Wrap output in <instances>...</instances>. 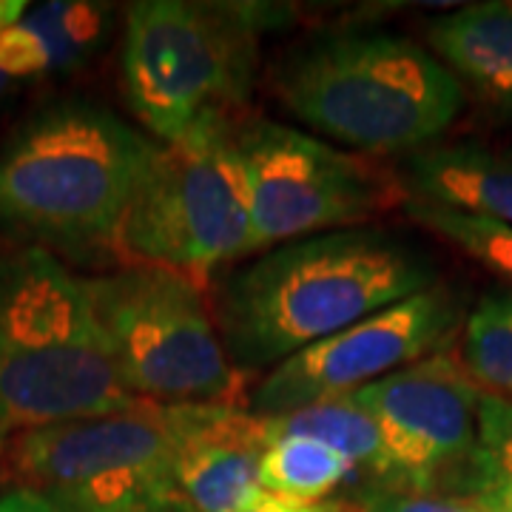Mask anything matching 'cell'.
I'll use <instances>...</instances> for the list:
<instances>
[{
    "mask_svg": "<svg viewBox=\"0 0 512 512\" xmlns=\"http://www.w3.org/2000/svg\"><path fill=\"white\" fill-rule=\"evenodd\" d=\"M439 285L430 256L382 228L296 239L225 276L214 322L239 373L291 356Z\"/></svg>",
    "mask_w": 512,
    "mask_h": 512,
    "instance_id": "cell-1",
    "label": "cell"
},
{
    "mask_svg": "<svg viewBox=\"0 0 512 512\" xmlns=\"http://www.w3.org/2000/svg\"><path fill=\"white\" fill-rule=\"evenodd\" d=\"M157 146L89 100L32 114L0 148V228L63 254L117 251Z\"/></svg>",
    "mask_w": 512,
    "mask_h": 512,
    "instance_id": "cell-2",
    "label": "cell"
},
{
    "mask_svg": "<svg viewBox=\"0 0 512 512\" xmlns=\"http://www.w3.org/2000/svg\"><path fill=\"white\" fill-rule=\"evenodd\" d=\"M83 279L52 251H0V436L128 410Z\"/></svg>",
    "mask_w": 512,
    "mask_h": 512,
    "instance_id": "cell-3",
    "label": "cell"
},
{
    "mask_svg": "<svg viewBox=\"0 0 512 512\" xmlns=\"http://www.w3.org/2000/svg\"><path fill=\"white\" fill-rule=\"evenodd\" d=\"M282 103L316 134L359 154L430 148L464 109V86L416 40L339 32L296 49L276 74Z\"/></svg>",
    "mask_w": 512,
    "mask_h": 512,
    "instance_id": "cell-4",
    "label": "cell"
},
{
    "mask_svg": "<svg viewBox=\"0 0 512 512\" xmlns=\"http://www.w3.org/2000/svg\"><path fill=\"white\" fill-rule=\"evenodd\" d=\"M276 12L259 3L140 0L123 32V92L137 120L177 143L245 106L259 37Z\"/></svg>",
    "mask_w": 512,
    "mask_h": 512,
    "instance_id": "cell-5",
    "label": "cell"
},
{
    "mask_svg": "<svg viewBox=\"0 0 512 512\" xmlns=\"http://www.w3.org/2000/svg\"><path fill=\"white\" fill-rule=\"evenodd\" d=\"M83 291L137 402L239 404L242 373L225 353L200 285L157 265H126L83 279Z\"/></svg>",
    "mask_w": 512,
    "mask_h": 512,
    "instance_id": "cell-6",
    "label": "cell"
},
{
    "mask_svg": "<svg viewBox=\"0 0 512 512\" xmlns=\"http://www.w3.org/2000/svg\"><path fill=\"white\" fill-rule=\"evenodd\" d=\"M114 254L205 285L222 262L251 254V214L237 128L214 120L163 143L128 205Z\"/></svg>",
    "mask_w": 512,
    "mask_h": 512,
    "instance_id": "cell-7",
    "label": "cell"
},
{
    "mask_svg": "<svg viewBox=\"0 0 512 512\" xmlns=\"http://www.w3.org/2000/svg\"><path fill=\"white\" fill-rule=\"evenodd\" d=\"M6 467L18 487L74 512H177L174 416L163 404L18 433Z\"/></svg>",
    "mask_w": 512,
    "mask_h": 512,
    "instance_id": "cell-8",
    "label": "cell"
},
{
    "mask_svg": "<svg viewBox=\"0 0 512 512\" xmlns=\"http://www.w3.org/2000/svg\"><path fill=\"white\" fill-rule=\"evenodd\" d=\"M237 154L251 214V254L359 228L404 194L365 157L274 120L237 128Z\"/></svg>",
    "mask_w": 512,
    "mask_h": 512,
    "instance_id": "cell-9",
    "label": "cell"
},
{
    "mask_svg": "<svg viewBox=\"0 0 512 512\" xmlns=\"http://www.w3.org/2000/svg\"><path fill=\"white\" fill-rule=\"evenodd\" d=\"M458 319V293L447 285H433L276 365L248 396V410L262 419H276L308 404L353 396L439 353Z\"/></svg>",
    "mask_w": 512,
    "mask_h": 512,
    "instance_id": "cell-10",
    "label": "cell"
},
{
    "mask_svg": "<svg viewBox=\"0 0 512 512\" xmlns=\"http://www.w3.org/2000/svg\"><path fill=\"white\" fill-rule=\"evenodd\" d=\"M353 396L382 433L390 467L382 487L441 493L476 450L481 390L447 350Z\"/></svg>",
    "mask_w": 512,
    "mask_h": 512,
    "instance_id": "cell-11",
    "label": "cell"
},
{
    "mask_svg": "<svg viewBox=\"0 0 512 512\" xmlns=\"http://www.w3.org/2000/svg\"><path fill=\"white\" fill-rule=\"evenodd\" d=\"M174 416L177 512H242L271 447L268 421L239 404H180Z\"/></svg>",
    "mask_w": 512,
    "mask_h": 512,
    "instance_id": "cell-12",
    "label": "cell"
},
{
    "mask_svg": "<svg viewBox=\"0 0 512 512\" xmlns=\"http://www.w3.org/2000/svg\"><path fill=\"white\" fill-rule=\"evenodd\" d=\"M404 197L512 225V154L476 143L430 146L407 157Z\"/></svg>",
    "mask_w": 512,
    "mask_h": 512,
    "instance_id": "cell-13",
    "label": "cell"
},
{
    "mask_svg": "<svg viewBox=\"0 0 512 512\" xmlns=\"http://www.w3.org/2000/svg\"><path fill=\"white\" fill-rule=\"evenodd\" d=\"M427 43L461 86L512 117V0L470 3L433 18Z\"/></svg>",
    "mask_w": 512,
    "mask_h": 512,
    "instance_id": "cell-14",
    "label": "cell"
},
{
    "mask_svg": "<svg viewBox=\"0 0 512 512\" xmlns=\"http://www.w3.org/2000/svg\"><path fill=\"white\" fill-rule=\"evenodd\" d=\"M103 6L43 3L0 35V72L12 77L66 69L89 55L103 35Z\"/></svg>",
    "mask_w": 512,
    "mask_h": 512,
    "instance_id": "cell-15",
    "label": "cell"
},
{
    "mask_svg": "<svg viewBox=\"0 0 512 512\" xmlns=\"http://www.w3.org/2000/svg\"><path fill=\"white\" fill-rule=\"evenodd\" d=\"M265 421H268L271 441L285 439V436H305V439L322 441L325 447L348 458L353 470L370 473L373 484H387L390 467H387L382 433H379L373 416L356 402V396L325 399V402L308 404L302 410Z\"/></svg>",
    "mask_w": 512,
    "mask_h": 512,
    "instance_id": "cell-16",
    "label": "cell"
},
{
    "mask_svg": "<svg viewBox=\"0 0 512 512\" xmlns=\"http://www.w3.org/2000/svg\"><path fill=\"white\" fill-rule=\"evenodd\" d=\"M353 473L356 470L348 458L325 447L322 441L285 436L271 441L265 450L259 464V487L291 504L316 507Z\"/></svg>",
    "mask_w": 512,
    "mask_h": 512,
    "instance_id": "cell-17",
    "label": "cell"
},
{
    "mask_svg": "<svg viewBox=\"0 0 512 512\" xmlns=\"http://www.w3.org/2000/svg\"><path fill=\"white\" fill-rule=\"evenodd\" d=\"M458 362L481 393L512 402V291L478 299L464 322Z\"/></svg>",
    "mask_w": 512,
    "mask_h": 512,
    "instance_id": "cell-18",
    "label": "cell"
},
{
    "mask_svg": "<svg viewBox=\"0 0 512 512\" xmlns=\"http://www.w3.org/2000/svg\"><path fill=\"white\" fill-rule=\"evenodd\" d=\"M404 211L424 231L447 239L458 251L473 256L478 265H484L487 271H493L507 285H512V225L484 220L476 214H464L433 202L413 200V197H404Z\"/></svg>",
    "mask_w": 512,
    "mask_h": 512,
    "instance_id": "cell-19",
    "label": "cell"
},
{
    "mask_svg": "<svg viewBox=\"0 0 512 512\" xmlns=\"http://www.w3.org/2000/svg\"><path fill=\"white\" fill-rule=\"evenodd\" d=\"M495 481L512 484V402L481 393L476 450L456 476L444 484L441 495L467 501L478 487Z\"/></svg>",
    "mask_w": 512,
    "mask_h": 512,
    "instance_id": "cell-20",
    "label": "cell"
},
{
    "mask_svg": "<svg viewBox=\"0 0 512 512\" xmlns=\"http://www.w3.org/2000/svg\"><path fill=\"white\" fill-rule=\"evenodd\" d=\"M356 504L359 512H484L464 498L404 490V487H382V484L359 487Z\"/></svg>",
    "mask_w": 512,
    "mask_h": 512,
    "instance_id": "cell-21",
    "label": "cell"
},
{
    "mask_svg": "<svg viewBox=\"0 0 512 512\" xmlns=\"http://www.w3.org/2000/svg\"><path fill=\"white\" fill-rule=\"evenodd\" d=\"M0 512H74L63 504L52 501L49 495H40L26 487H15L0 493Z\"/></svg>",
    "mask_w": 512,
    "mask_h": 512,
    "instance_id": "cell-22",
    "label": "cell"
},
{
    "mask_svg": "<svg viewBox=\"0 0 512 512\" xmlns=\"http://www.w3.org/2000/svg\"><path fill=\"white\" fill-rule=\"evenodd\" d=\"M470 504H476L484 512H512V484L510 481H495L484 484L476 493L467 498Z\"/></svg>",
    "mask_w": 512,
    "mask_h": 512,
    "instance_id": "cell-23",
    "label": "cell"
},
{
    "mask_svg": "<svg viewBox=\"0 0 512 512\" xmlns=\"http://www.w3.org/2000/svg\"><path fill=\"white\" fill-rule=\"evenodd\" d=\"M242 512H311V507H302V504H291V501H285V498H276L271 493H262L256 495L254 501L245 507Z\"/></svg>",
    "mask_w": 512,
    "mask_h": 512,
    "instance_id": "cell-24",
    "label": "cell"
},
{
    "mask_svg": "<svg viewBox=\"0 0 512 512\" xmlns=\"http://www.w3.org/2000/svg\"><path fill=\"white\" fill-rule=\"evenodd\" d=\"M26 9H29V3H23V0H0V35L18 23L26 15Z\"/></svg>",
    "mask_w": 512,
    "mask_h": 512,
    "instance_id": "cell-25",
    "label": "cell"
},
{
    "mask_svg": "<svg viewBox=\"0 0 512 512\" xmlns=\"http://www.w3.org/2000/svg\"><path fill=\"white\" fill-rule=\"evenodd\" d=\"M311 512H353V510H348V507H339V504H316V507H311Z\"/></svg>",
    "mask_w": 512,
    "mask_h": 512,
    "instance_id": "cell-26",
    "label": "cell"
},
{
    "mask_svg": "<svg viewBox=\"0 0 512 512\" xmlns=\"http://www.w3.org/2000/svg\"><path fill=\"white\" fill-rule=\"evenodd\" d=\"M6 92H9V77L0 72V106H3V97H6Z\"/></svg>",
    "mask_w": 512,
    "mask_h": 512,
    "instance_id": "cell-27",
    "label": "cell"
},
{
    "mask_svg": "<svg viewBox=\"0 0 512 512\" xmlns=\"http://www.w3.org/2000/svg\"><path fill=\"white\" fill-rule=\"evenodd\" d=\"M0 441H3V436H0Z\"/></svg>",
    "mask_w": 512,
    "mask_h": 512,
    "instance_id": "cell-28",
    "label": "cell"
}]
</instances>
